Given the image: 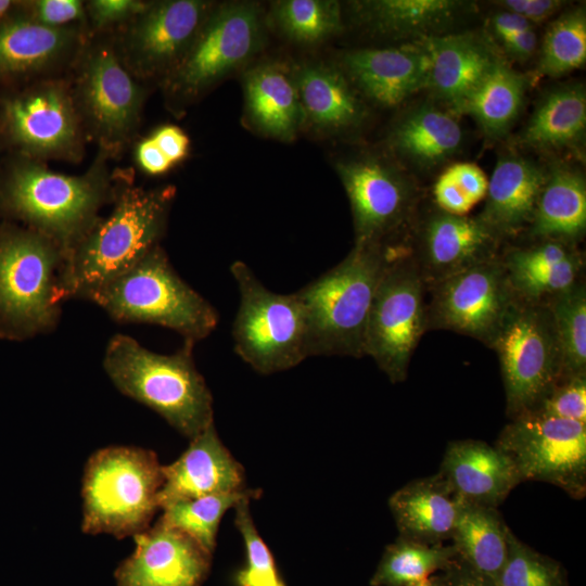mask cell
<instances>
[{
    "mask_svg": "<svg viewBox=\"0 0 586 586\" xmlns=\"http://www.w3.org/2000/svg\"><path fill=\"white\" fill-rule=\"evenodd\" d=\"M336 171L349 200L355 245L399 246L393 237L409 218L415 199L406 177L374 156L337 162Z\"/></svg>",
    "mask_w": 586,
    "mask_h": 586,
    "instance_id": "obj_17",
    "label": "cell"
},
{
    "mask_svg": "<svg viewBox=\"0 0 586 586\" xmlns=\"http://www.w3.org/2000/svg\"><path fill=\"white\" fill-rule=\"evenodd\" d=\"M428 291V330L454 331L486 346L515 301L500 256L455 273Z\"/></svg>",
    "mask_w": 586,
    "mask_h": 586,
    "instance_id": "obj_16",
    "label": "cell"
},
{
    "mask_svg": "<svg viewBox=\"0 0 586 586\" xmlns=\"http://www.w3.org/2000/svg\"><path fill=\"white\" fill-rule=\"evenodd\" d=\"M442 577L444 586H499L495 579L473 570L458 558Z\"/></svg>",
    "mask_w": 586,
    "mask_h": 586,
    "instance_id": "obj_50",
    "label": "cell"
},
{
    "mask_svg": "<svg viewBox=\"0 0 586 586\" xmlns=\"http://www.w3.org/2000/svg\"><path fill=\"white\" fill-rule=\"evenodd\" d=\"M89 35L86 24L49 27L16 9L0 21V86L66 76Z\"/></svg>",
    "mask_w": 586,
    "mask_h": 586,
    "instance_id": "obj_18",
    "label": "cell"
},
{
    "mask_svg": "<svg viewBox=\"0 0 586 586\" xmlns=\"http://www.w3.org/2000/svg\"><path fill=\"white\" fill-rule=\"evenodd\" d=\"M491 25L500 40L533 29V25L526 20L506 10L494 14L491 20Z\"/></svg>",
    "mask_w": 586,
    "mask_h": 586,
    "instance_id": "obj_51",
    "label": "cell"
},
{
    "mask_svg": "<svg viewBox=\"0 0 586 586\" xmlns=\"http://www.w3.org/2000/svg\"><path fill=\"white\" fill-rule=\"evenodd\" d=\"M509 284L518 300L547 305L584 280L585 262L576 245L537 240L500 253Z\"/></svg>",
    "mask_w": 586,
    "mask_h": 586,
    "instance_id": "obj_23",
    "label": "cell"
},
{
    "mask_svg": "<svg viewBox=\"0 0 586 586\" xmlns=\"http://www.w3.org/2000/svg\"><path fill=\"white\" fill-rule=\"evenodd\" d=\"M243 89L247 118L258 132L291 141L306 124L291 69L283 64L264 62L251 67Z\"/></svg>",
    "mask_w": 586,
    "mask_h": 586,
    "instance_id": "obj_26",
    "label": "cell"
},
{
    "mask_svg": "<svg viewBox=\"0 0 586 586\" xmlns=\"http://www.w3.org/2000/svg\"><path fill=\"white\" fill-rule=\"evenodd\" d=\"M98 151L79 175L53 170L47 163L11 155L0 168V219L20 221L54 241L66 254L113 203L124 170H112Z\"/></svg>",
    "mask_w": 586,
    "mask_h": 586,
    "instance_id": "obj_1",
    "label": "cell"
},
{
    "mask_svg": "<svg viewBox=\"0 0 586 586\" xmlns=\"http://www.w3.org/2000/svg\"><path fill=\"white\" fill-rule=\"evenodd\" d=\"M145 0L85 1L87 26L90 34L111 33L142 12Z\"/></svg>",
    "mask_w": 586,
    "mask_h": 586,
    "instance_id": "obj_45",
    "label": "cell"
},
{
    "mask_svg": "<svg viewBox=\"0 0 586 586\" xmlns=\"http://www.w3.org/2000/svg\"><path fill=\"white\" fill-rule=\"evenodd\" d=\"M586 61V14L577 8L560 15L548 27L542 43L538 73L563 76Z\"/></svg>",
    "mask_w": 586,
    "mask_h": 586,
    "instance_id": "obj_40",
    "label": "cell"
},
{
    "mask_svg": "<svg viewBox=\"0 0 586 586\" xmlns=\"http://www.w3.org/2000/svg\"><path fill=\"white\" fill-rule=\"evenodd\" d=\"M461 498L437 472L407 483L388 499L399 536L426 544L451 538Z\"/></svg>",
    "mask_w": 586,
    "mask_h": 586,
    "instance_id": "obj_28",
    "label": "cell"
},
{
    "mask_svg": "<svg viewBox=\"0 0 586 586\" xmlns=\"http://www.w3.org/2000/svg\"><path fill=\"white\" fill-rule=\"evenodd\" d=\"M206 0H157L111 31L124 67L139 81L158 86L193 43L214 7Z\"/></svg>",
    "mask_w": 586,
    "mask_h": 586,
    "instance_id": "obj_14",
    "label": "cell"
},
{
    "mask_svg": "<svg viewBox=\"0 0 586 586\" xmlns=\"http://www.w3.org/2000/svg\"><path fill=\"white\" fill-rule=\"evenodd\" d=\"M398 247L354 245L340 264L296 292L305 313L308 357L365 356L372 300Z\"/></svg>",
    "mask_w": 586,
    "mask_h": 586,
    "instance_id": "obj_4",
    "label": "cell"
},
{
    "mask_svg": "<svg viewBox=\"0 0 586 586\" xmlns=\"http://www.w3.org/2000/svg\"><path fill=\"white\" fill-rule=\"evenodd\" d=\"M150 137L173 165L188 157L190 139L178 126L170 124L161 125Z\"/></svg>",
    "mask_w": 586,
    "mask_h": 586,
    "instance_id": "obj_47",
    "label": "cell"
},
{
    "mask_svg": "<svg viewBox=\"0 0 586 586\" xmlns=\"http://www.w3.org/2000/svg\"><path fill=\"white\" fill-rule=\"evenodd\" d=\"M136 549L115 571L117 586H202L212 553L158 520L136 535Z\"/></svg>",
    "mask_w": 586,
    "mask_h": 586,
    "instance_id": "obj_19",
    "label": "cell"
},
{
    "mask_svg": "<svg viewBox=\"0 0 586 586\" xmlns=\"http://www.w3.org/2000/svg\"><path fill=\"white\" fill-rule=\"evenodd\" d=\"M162 484V466L152 450L99 449L88 459L82 476V532L124 538L145 531L160 508Z\"/></svg>",
    "mask_w": 586,
    "mask_h": 586,
    "instance_id": "obj_8",
    "label": "cell"
},
{
    "mask_svg": "<svg viewBox=\"0 0 586 586\" xmlns=\"http://www.w3.org/2000/svg\"><path fill=\"white\" fill-rule=\"evenodd\" d=\"M194 343L184 340L163 355L117 333L105 348L103 368L124 395L150 407L190 440L214 422L213 396L193 360Z\"/></svg>",
    "mask_w": 586,
    "mask_h": 586,
    "instance_id": "obj_3",
    "label": "cell"
},
{
    "mask_svg": "<svg viewBox=\"0 0 586 586\" xmlns=\"http://www.w3.org/2000/svg\"><path fill=\"white\" fill-rule=\"evenodd\" d=\"M586 126V94L581 85L549 92L535 109L521 137L536 149L565 146L579 139Z\"/></svg>",
    "mask_w": 586,
    "mask_h": 586,
    "instance_id": "obj_35",
    "label": "cell"
},
{
    "mask_svg": "<svg viewBox=\"0 0 586 586\" xmlns=\"http://www.w3.org/2000/svg\"><path fill=\"white\" fill-rule=\"evenodd\" d=\"M419 42L430 59L429 87L458 110L498 59L471 34L424 36Z\"/></svg>",
    "mask_w": 586,
    "mask_h": 586,
    "instance_id": "obj_29",
    "label": "cell"
},
{
    "mask_svg": "<svg viewBox=\"0 0 586 586\" xmlns=\"http://www.w3.org/2000/svg\"><path fill=\"white\" fill-rule=\"evenodd\" d=\"M410 586H444L442 575H432L429 578Z\"/></svg>",
    "mask_w": 586,
    "mask_h": 586,
    "instance_id": "obj_54",
    "label": "cell"
},
{
    "mask_svg": "<svg viewBox=\"0 0 586 586\" xmlns=\"http://www.w3.org/2000/svg\"><path fill=\"white\" fill-rule=\"evenodd\" d=\"M65 252L16 222L0 224V337L24 341L52 332L61 318L55 284Z\"/></svg>",
    "mask_w": 586,
    "mask_h": 586,
    "instance_id": "obj_7",
    "label": "cell"
},
{
    "mask_svg": "<svg viewBox=\"0 0 586 586\" xmlns=\"http://www.w3.org/2000/svg\"><path fill=\"white\" fill-rule=\"evenodd\" d=\"M561 356L562 377L586 374V284L547 304Z\"/></svg>",
    "mask_w": 586,
    "mask_h": 586,
    "instance_id": "obj_39",
    "label": "cell"
},
{
    "mask_svg": "<svg viewBox=\"0 0 586 586\" xmlns=\"http://www.w3.org/2000/svg\"><path fill=\"white\" fill-rule=\"evenodd\" d=\"M487 186L488 179L477 165L457 163L435 181L434 202L444 213L464 216L485 198Z\"/></svg>",
    "mask_w": 586,
    "mask_h": 586,
    "instance_id": "obj_42",
    "label": "cell"
},
{
    "mask_svg": "<svg viewBox=\"0 0 586 586\" xmlns=\"http://www.w3.org/2000/svg\"><path fill=\"white\" fill-rule=\"evenodd\" d=\"M499 586H568L562 565L544 556L511 531L508 533V557L497 579Z\"/></svg>",
    "mask_w": 586,
    "mask_h": 586,
    "instance_id": "obj_41",
    "label": "cell"
},
{
    "mask_svg": "<svg viewBox=\"0 0 586 586\" xmlns=\"http://www.w3.org/2000/svg\"><path fill=\"white\" fill-rule=\"evenodd\" d=\"M501 42L506 51L520 61L530 59L537 48V37L533 29L505 38Z\"/></svg>",
    "mask_w": 586,
    "mask_h": 586,
    "instance_id": "obj_52",
    "label": "cell"
},
{
    "mask_svg": "<svg viewBox=\"0 0 586 586\" xmlns=\"http://www.w3.org/2000/svg\"><path fill=\"white\" fill-rule=\"evenodd\" d=\"M497 3L504 10L520 15L532 25L545 22L563 4L559 0H504Z\"/></svg>",
    "mask_w": 586,
    "mask_h": 586,
    "instance_id": "obj_48",
    "label": "cell"
},
{
    "mask_svg": "<svg viewBox=\"0 0 586 586\" xmlns=\"http://www.w3.org/2000/svg\"><path fill=\"white\" fill-rule=\"evenodd\" d=\"M258 496L257 489H243L230 494L179 500L164 507V513L160 520L187 533L213 555L218 525L226 511L245 498L254 499Z\"/></svg>",
    "mask_w": 586,
    "mask_h": 586,
    "instance_id": "obj_38",
    "label": "cell"
},
{
    "mask_svg": "<svg viewBox=\"0 0 586 586\" xmlns=\"http://www.w3.org/2000/svg\"><path fill=\"white\" fill-rule=\"evenodd\" d=\"M527 230L536 240L576 245L586 230V182L582 174L558 167L547 175Z\"/></svg>",
    "mask_w": 586,
    "mask_h": 586,
    "instance_id": "obj_30",
    "label": "cell"
},
{
    "mask_svg": "<svg viewBox=\"0 0 586 586\" xmlns=\"http://www.w3.org/2000/svg\"><path fill=\"white\" fill-rule=\"evenodd\" d=\"M0 143L11 155L79 163L88 140L66 76L8 89L0 95Z\"/></svg>",
    "mask_w": 586,
    "mask_h": 586,
    "instance_id": "obj_10",
    "label": "cell"
},
{
    "mask_svg": "<svg viewBox=\"0 0 586 586\" xmlns=\"http://www.w3.org/2000/svg\"><path fill=\"white\" fill-rule=\"evenodd\" d=\"M135 143V161L143 173L158 176L167 173L174 166L150 136Z\"/></svg>",
    "mask_w": 586,
    "mask_h": 586,
    "instance_id": "obj_49",
    "label": "cell"
},
{
    "mask_svg": "<svg viewBox=\"0 0 586 586\" xmlns=\"http://www.w3.org/2000/svg\"><path fill=\"white\" fill-rule=\"evenodd\" d=\"M495 446L513 461L523 481H542L573 498L586 494V423L523 413L507 424Z\"/></svg>",
    "mask_w": 586,
    "mask_h": 586,
    "instance_id": "obj_15",
    "label": "cell"
},
{
    "mask_svg": "<svg viewBox=\"0 0 586 586\" xmlns=\"http://www.w3.org/2000/svg\"><path fill=\"white\" fill-rule=\"evenodd\" d=\"M264 36L258 3H215L186 55L160 85L168 110L180 113L247 63L262 49Z\"/></svg>",
    "mask_w": 586,
    "mask_h": 586,
    "instance_id": "obj_9",
    "label": "cell"
},
{
    "mask_svg": "<svg viewBox=\"0 0 586 586\" xmlns=\"http://www.w3.org/2000/svg\"><path fill=\"white\" fill-rule=\"evenodd\" d=\"M271 18L290 40L315 44L343 29L341 5L333 0H280L271 5Z\"/></svg>",
    "mask_w": 586,
    "mask_h": 586,
    "instance_id": "obj_37",
    "label": "cell"
},
{
    "mask_svg": "<svg viewBox=\"0 0 586 586\" xmlns=\"http://www.w3.org/2000/svg\"><path fill=\"white\" fill-rule=\"evenodd\" d=\"M252 498L241 500L235 507V526L243 536L246 562L235 576L238 586H285L279 575L275 559L257 533L249 506Z\"/></svg>",
    "mask_w": 586,
    "mask_h": 586,
    "instance_id": "obj_43",
    "label": "cell"
},
{
    "mask_svg": "<svg viewBox=\"0 0 586 586\" xmlns=\"http://www.w3.org/2000/svg\"><path fill=\"white\" fill-rule=\"evenodd\" d=\"M87 301L117 322L158 324L194 344L207 337L219 321L217 310L179 277L161 245L93 291Z\"/></svg>",
    "mask_w": 586,
    "mask_h": 586,
    "instance_id": "obj_6",
    "label": "cell"
},
{
    "mask_svg": "<svg viewBox=\"0 0 586 586\" xmlns=\"http://www.w3.org/2000/svg\"><path fill=\"white\" fill-rule=\"evenodd\" d=\"M547 175L523 157L500 158L488 179L486 202L477 217L502 241L528 229Z\"/></svg>",
    "mask_w": 586,
    "mask_h": 586,
    "instance_id": "obj_25",
    "label": "cell"
},
{
    "mask_svg": "<svg viewBox=\"0 0 586 586\" xmlns=\"http://www.w3.org/2000/svg\"><path fill=\"white\" fill-rule=\"evenodd\" d=\"M462 3L453 0H371L354 3L359 22L387 36L424 35L451 21Z\"/></svg>",
    "mask_w": 586,
    "mask_h": 586,
    "instance_id": "obj_33",
    "label": "cell"
},
{
    "mask_svg": "<svg viewBox=\"0 0 586 586\" xmlns=\"http://www.w3.org/2000/svg\"><path fill=\"white\" fill-rule=\"evenodd\" d=\"M230 270L240 293L232 326L237 354L263 374L288 370L307 358L305 313L297 293L270 291L241 260Z\"/></svg>",
    "mask_w": 586,
    "mask_h": 586,
    "instance_id": "obj_11",
    "label": "cell"
},
{
    "mask_svg": "<svg viewBox=\"0 0 586 586\" xmlns=\"http://www.w3.org/2000/svg\"><path fill=\"white\" fill-rule=\"evenodd\" d=\"M162 474L157 497L162 509L179 500L245 489L243 468L221 443L214 422L175 462L162 466Z\"/></svg>",
    "mask_w": 586,
    "mask_h": 586,
    "instance_id": "obj_22",
    "label": "cell"
},
{
    "mask_svg": "<svg viewBox=\"0 0 586 586\" xmlns=\"http://www.w3.org/2000/svg\"><path fill=\"white\" fill-rule=\"evenodd\" d=\"M528 412L586 423V374L561 377Z\"/></svg>",
    "mask_w": 586,
    "mask_h": 586,
    "instance_id": "obj_44",
    "label": "cell"
},
{
    "mask_svg": "<svg viewBox=\"0 0 586 586\" xmlns=\"http://www.w3.org/2000/svg\"><path fill=\"white\" fill-rule=\"evenodd\" d=\"M502 240L479 217L438 211L424 220L410 255L428 290L475 265L498 258Z\"/></svg>",
    "mask_w": 586,
    "mask_h": 586,
    "instance_id": "obj_20",
    "label": "cell"
},
{
    "mask_svg": "<svg viewBox=\"0 0 586 586\" xmlns=\"http://www.w3.org/2000/svg\"><path fill=\"white\" fill-rule=\"evenodd\" d=\"M438 473L462 500L492 508L522 482L507 454L475 440L450 442Z\"/></svg>",
    "mask_w": 586,
    "mask_h": 586,
    "instance_id": "obj_24",
    "label": "cell"
},
{
    "mask_svg": "<svg viewBox=\"0 0 586 586\" xmlns=\"http://www.w3.org/2000/svg\"><path fill=\"white\" fill-rule=\"evenodd\" d=\"M424 291L410 252L398 247L378 283L364 344V354L393 383L406 380L411 356L428 330Z\"/></svg>",
    "mask_w": 586,
    "mask_h": 586,
    "instance_id": "obj_13",
    "label": "cell"
},
{
    "mask_svg": "<svg viewBox=\"0 0 586 586\" xmlns=\"http://www.w3.org/2000/svg\"><path fill=\"white\" fill-rule=\"evenodd\" d=\"M499 359L510 419L528 412L562 377L561 356L547 305L513 302L489 346Z\"/></svg>",
    "mask_w": 586,
    "mask_h": 586,
    "instance_id": "obj_12",
    "label": "cell"
},
{
    "mask_svg": "<svg viewBox=\"0 0 586 586\" xmlns=\"http://www.w3.org/2000/svg\"><path fill=\"white\" fill-rule=\"evenodd\" d=\"M66 78L88 142L120 157L137 140L150 86L120 63L111 33L89 35Z\"/></svg>",
    "mask_w": 586,
    "mask_h": 586,
    "instance_id": "obj_5",
    "label": "cell"
},
{
    "mask_svg": "<svg viewBox=\"0 0 586 586\" xmlns=\"http://www.w3.org/2000/svg\"><path fill=\"white\" fill-rule=\"evenodd\" d=\"M291 74L305 123L315 129L339 132L358 126L365 118V106L342 71L319 62H301Z\"/></svg>",
    "mask_w": 586,
    "mask_h": 586,
    "instance_id": "obj_27",
    "label": "cell"
},
{
    "mask_svg": "<svg viewBox=\"0 0 586 586\" xmlns=\"http://www.w3.org/2000/svg\"><path fill=\"white\" fill-rule=\"evenodd\" d=\"M343 73L365 97L392 107L429 87L430 59L418 41L397 48L359 49L342 56Z\"/></svg>",
    "mask_w": 586,
    "mask_h": 586,
    "instance_id": "obj_21",
    "label": "cell"
},
{
    "mask_svg": "<svg viewBox=\"0 0 586 586\" xmlns=\"http://www.w3.org/2000/svg\"><path fill=\"white\" fill-rule=\"evenodd\" d=\"M509 531L496 508L461 499L450 539L459 560L497 582L508 557Z\"/></svg>",
    "mask_w": 586,
    "mask_h": 586,
    "instance_id": "obj_31",
    "label": "cell"
},
{
    "mask_svg": "<svg viewBox=\"0 0 586 586\" xmlns=\"http://www.w3.org/2000/svg\"><path fill=\"white\" fill-rule=\"evenodd\" d=\"M17 9L35 22L49 27L87 25L85 1L81 0L20 1Z\"/></svg>",
    "mask_w": 586,
    "mask_h": 586,
    "instance_id": "obj_46",
    "label": "cell"
},
{
    "mask_svg": "<svg viewBox=\"0 0 586 586\" xmlns=\"http://www.w3.org/2000/svg\"><path fill=\"white\" fill-rule=\"evenodd\" d=\"M17 5L18 1L0 0V21L14 13Z\"/></svg>",
    "mask_w": 586,
    "mask_h": 586,
    "instance_id": "obj_53",
    "label": "cell"
},
{
    "mask_svg": "<svg viewBox=\"0 0 586 586\" xmlns=\"http://www.w3.org/2000/svg\"><path fill=\"white\" fill-rule=\"evenodd\" d=\"M456 558L453 545L426 544L399 536L385 548L370 585L410 586L435 572H444Z\"/></svg>",
    "mask_w": 586,
    "mask_h": 586,
    "instance_id": "obj_36",
    "label": "cell"
},
{
    "mask_svg": "<svg viewBox=\"0 0 586 586\" xmlns=\"http://www.w3.org/2000/svg\"><path fill=\"white\" fill-rule=\"evenodd\" d=\"M461 141L462 131L456 119L430 105L409 112L391 133L394 149L423 165H433L451 156Z\"/></svg>",
    "mask_w": 586,
    "mask_h": 586,
    "instance_id": "obj_32",
    "label": "cell"
},
{
    "mask_svg": "<svg viewBox=\"0 0 586 586\" xmlns=\"http://www.w3.org/2000/svg\"><path fill=\"white\" fill-rule=\"evenodd\" d=\"M525 88V78L498 60L458 111L471 115L487 136H502L519 115Z\"/></svg>",
    "mask_w": 586,
    "mask_h": 586,
    "instance_id": "obj_34",
    "label": "cell"
},
{
    "mask_svg": "<svg viewBox=\"0 0 586 586\" xmlns=\"http://www.w3.org/2000/svg\"><path fill=\"white\" fill-rule=\"evenodd\" d=\"M176 195L174 186L145 189L126 173L112 211L66 254L55 284L60 304L87 297L160 245Z\"/></svg>",
    "mask_w": 586,
    "mask_h": 586,
    "instance_id": "obj_2",
    "label": "cell"
}]
</instances>
